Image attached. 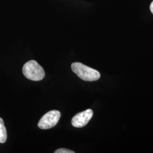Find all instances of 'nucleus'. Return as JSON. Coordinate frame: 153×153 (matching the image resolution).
I'll return each instance as SVG.
<instances>
[{"mask_svg": "<svg viewBox=\"0 0 153 153\" xmlns=\"http://www.w3.org/2000/svg\"><path fill=\"white\" fill-rule=\"evenodd\" d=\"M61 117L60 111L52 110L41 118L38 123V127L42 129H48L54 127L59 122Z\"/></svg>", "mask_w": 153, "mask_h": 153, "instance_id": "nucleus-3", "label": "nucleus"}, {"mask_svg": "<svg viewBox=\"0 0 153 153\" xmlns=\"http://www.w3.org/2000/svg\"><path fill=\"white\" fill-rule=\"evenodd\" d=\"M55 153H74V152L67 149L61 148V149L56 150L55 152Z\"/></svg>", "mask_w": 153, "mask_h": 153, "instance_id": "nucleus-6", "label": "nucleus"}, {"mask_svg": "<svg viewBox=\"0 0 153 153\" xmlns=\"http://www.w3.org/2000/svg\"><path fill=\"white\" fill-rule=\"evenodd\" d=\"M93 111L91 109L85 110L75 115L72 120L71 124L76 128H82L87 125L88 121L92 118Z\"/></svg>", "mask_w": 153, "mask_h": 153, "instance_id": "nucleus-4", "label": "nucleus"}, {"mask_svg": "<svg viewBox=\"0 0 153 153\" xmlns=\"http://www.w3.org/2000/svg\"><path fill=\"white\" fill-rule=\"evenodd\" d=\"M71 70L76 76L85 81H95L100 77L98 71L85 65L81 62H74L71 64Z\"/></svg>", "mask_w": 153, "mask_h": 153, "instance_id": "nucleus-1", "label": "nucleus"}, {"mask_svg": "<svg viewBox=\"0 0 153 153\" xmlns=\"http://www.w3.org/2000/svg\"><path fill=\"white\" fill-rule=\"evenodd\" d=\"M7 131L4 125V122L0 117V143H5L7 140Z\"/></svg>", "mask_w": 153, "mask_h": 153, "instance_id": "nucleus-5", "label": "nucleus"}, {"mask_svg": "<svg viewBox=\"0 0 153 153\" xmlns=\"http://www.w3.org/2000/svg\"><path fill=\"white\" fill-rule=\"evenodd\" d=\"M150 11L152 12V13L153 14V1L152 2L150 6Z\"/></svg>", "mask_w": 153, "mask_h": 153, "instance_id": "nucleus-7", "label": "nucleus"}, {"mask_svg": "<svg viewBox=\"0 0 153 153\" xmlns=\"http://www.w3.org/2000/svg\"><path fill=\"white\" fill-rule=\"evenodd\" d=\"M23 74L28 79L39 81L45 76L43 68L35 60H30L25 64L22 69Z\"/></svg>", "mask_w": 153, "mask_h": 153, "instance_id": "nucleus-2", "label": "nucleus"}]
</instances>
